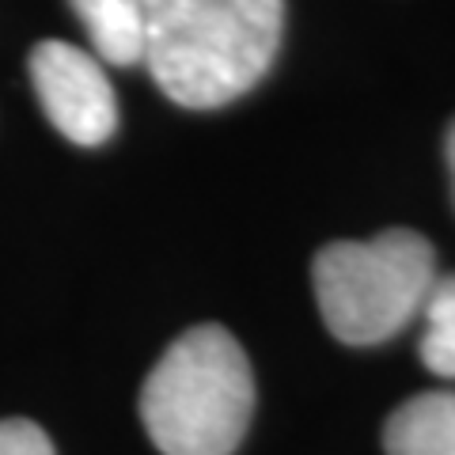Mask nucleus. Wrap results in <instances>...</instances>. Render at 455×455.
Instances as JSON below:
<instances>
[{"instance_id":"f257e3e1","label":"nucleus","mask_w":455,"mask_h":455,"mask_svg":"<svg viewBox=\"0 0 455 455\" xmlns=\"http://www.w3.org/2000/svg\"><path fill=\"white\" fill-rule=\"evenodd\" d=\"M284 0H145V65L179 107L247 95L277 57Z\"/></svg>"},{"instance_id":"f03ea898","label":"nucleus","mask_w":455,"mask_h":455,"mask_svg":"<svg viewBox=\"0 0 455 455\" xmlns=\"http://www.w3.org/2000/svg\"><path fill=\"white\" fill-rule=\"evenodd\" d=\"M254 410V376L239 341L202 323L171 346L140 391V421L164 455H232Z\"/></svg>"},{"instance_id":"7ed1b4c3","label":"nucleus","mask_w":455,"mask_h":455,"mask_svg":"<svg viewBox=\"0 0 455 455\" xmlns=\"http://www.w3.org/2000/svg\"><path fill=\"white\" fill-rule=\"evenodd\" d=\"M311 277L331 334L346 346H379L421 315L436 281V254L425 235L387 228L376 239L323 247Z\"/></svg>"},{"instance_id":"20e7f679","label":"nucleus","mask_w":455,"mask_h":455,"mask_svg":"<svg viewBox=\"0 0 455 455\" xmlns=\"http://www.w3.org/2000/svg\"><path fill=\"white\" fill-rule=\"evenodd\" d=\"M31 84L53 130L73 145H103L118 130V99L88 50L46 38L31 50Z\"/></svg>"},{"instance_id":"39448f33","label":"nucleus","mask_w":455,"mask_h":455,"mask_svg":"<svg viewBox=\"0 0 455 455\" xmlns=\"http://www.w3.org/2000/svg\"><path fill=\"white\" fill-rule=\"evenodd\" d=\"M387 455H455V391H429L403 403L383 429Z\"/></svg>"},{"instance_id":"423d86ee","label":"nucleus","mask_w":455,"mask_h":455,"mask_svg":"<svg viewBox=\"0 0 455 455\" xmlns=\"http://www.w3.org/2000/svg\"><path fill=\"white\" fill-rule=\"evenodd\" d=\"M107 65L145 61V0H68Z\"/></svg>"},{"instance_id":"0eeeda50","label":"nucleus","mask_w":455,"mask_h":455,"mask_svg":"<svg viewBox=\"0 0 455 455\" xmlns=\"http://www.w3.org/2000/svg\"><path fill=\"white\" fill-rule=\"evenodd\" d=\"M421 361L429 372L455 379V274L436 277L421 307Z\"/></svg>"},{"instance_id":"6e6552de","label":"nucleus","mask_w":455,"mask_h":455,"mask_svg":"<svg viewBox=\"0 0 455 455\" xmlns=\"http://www.w3.org/2000/svg\"><path fill=\"white\" fill-rule=\"evenodd\" d=\"M0 455H53L50 436L27 418L0 421Z\"/></svg>"},{"instance_id":"1a4fd4ad","label":"nucleus","mask_w":455,"mask_h":455,"mask_svg":"<svg viewBox=\"0 0 455 455\" xmlns=\"http://www.w3.org/2000/svg\"><path fill=\"white\" fill-rule=\"evenodd\" d=\"M444 156H448V179H451V202H455V122L448 125V140H444Z\"/></svg>"}]
</instances>
